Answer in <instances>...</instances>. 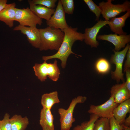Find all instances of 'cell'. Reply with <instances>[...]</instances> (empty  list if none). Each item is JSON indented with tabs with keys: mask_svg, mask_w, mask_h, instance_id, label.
<instances>
[{
	"mask_svg": "<svg viewBox=\"0 0 130 130\" xmlns=\"http://www.w3.org/2000/svg\"><path fill=\"white\" fill-rule=\"evenodd\" d=\"M77 30V28H72L71 26L64 29V38L57 52L52 55L43 56L42 60L46 61L53 59H58L61 61L62 67L65 68L70 55L71 54L76 55L72 50L74 43L77 40L82 41L84 39V33L78 32Z\"/></svg>",
	"mask_w": 130,
	"mask_h": 130,
	"instance_id": "obj_1",
	"label": "cell"
},
{
	"mask_svg": "<svg viewBox=\"0 0 130 130\" xmlns=\"http://www.w3.org/2000/svg\"><path fill=\"white\" fill-rule=\"evenodd\" d=\"M124 130H130V127L127 126L123 124H122Z\"/></svg>",
	"mask_w": 130,
	"mask_h": 130,
	"instance_id": "obj_33",
	"label": "cell"
},
{
	"mask_svg": "<svg viewBox=\"0 0 130 130\" xmlns=\"http://www.w3.org/2000/svg\"><path fill=\"white\" fill-rule=\"evenodd\" d=\"M93 130H110L109 119L102 117L98 118L94 123Z\"/></svg>",
	"mask_w": 130,
	"mask_h": 130,
	"instance_id": "obj_23",
	"label": "cell"
},
{
	"mask_svg": "<svg viewBox=\"0 0 130 130\" xmlns=\"http://www.w3.org/2000/svg\"><path fill=\"white\" fill-rule=\"evenodd\" d=\"M16 5L14 2L7 4L0 12V21L3 22L11 28L13 26L15 20Z\"/></svg>",
	"mask_w": 130,
	"mask_h": 130,
	"instance_id": "obj_15",
	"label": "cell"
},
{
	"mask_svg": "<svg viewBox=\"0 0 130 130\" xmlns=\"http://www.w3.org/2000/svg\"><path fill=\"white\" fill-rule=\"evenodd\" d=\"M126 72V81L125 82V85L128 89L130 91V70L128 69L124 71Z\"/></svg>",
	"mask_w": 130,
	"mask_h": 130,
	"instance_id": "obj_29",
	"label": "cell"
},
{
	"mask_svg": "<svg viewBox=\"0 0 130 130\" xmlns=\"http://www.w3.org/2000/svg\"><path fill=\"white\" fill-rule=\"evenodd\" d=\"M10 120L12 130H25L29 124V119L26 116L15 114L11 118Z\"/></svg>",
	"mask_w": 130,
	"mask_h": 130,
	"instance_id": "obj_20",
	"label": "cell"
},
{
	"mask_svg": "<svg viewBox=\"0 0 130 130\" xmlns=\"http://www.w3.org/2000/svg\"><path fill=\"white\" fill-rule=\"evenodd\" d=\"M57 0H31L34 4L40 5L50 8L54 9L56 6Z\"/></svg>",
	"mask_w": 130,
	"mask_h": 130,
	"instance_id": "obj_26",
	"label": "cell"
},
{
	"mask_svg": "<svg viewBox=\"0 0 130 130\" xmlns=\"http://www.w3.org/2000/svg\"><path fill=\"white\" fill-rule=\"evenodd\" d=\"M123 124L129 127H130V114L127 117V118L125 119Z\"/></svg>",
	"mask_w": 130,
	"mask_h": 130,
	"instance_id": "obj_32",
	"label": "cell"
},
{
	"mask_svg": "<svg viewBox=\"0 0 130 130\" xmlns=\"http://www.w3.org/2000/svg\"><path fill=\"white\" fill-rule=\"evenodd\" d=\"M64 11L69 14H72L73 12L74 5L73 0H61Z\"/></svg>",
	"mask_w": 130,
	"mask_h": 130,
	"instance_id": "obj_25",
	"label": "cell"
},
{
	"mask_svg": "<svg viewBox=\"0 0 130 130\" xmlns=\"http://www.w3.org/2000/svg\"><path fill=\"white\" fill-rule=\"evenodd\" d=\"M96 39L111 43L115 46L114 50L119 51L130 42V35H118L116 33L104 34L97 36Z\"/></svg>",
	"mask_w": 130,
	"mask_h": 130,
	"instance_id": "obj_12",
	"label": "cell"
},
{
	"mask_svg": "<svg viewBox=\"0 0 130 130\" xmlns=\"http://www.w3.org/2000/svg\"><path fill=\"white\" fill-rule=\"evenodd\" d=\"M54 120L51 109L43 108L41 109L39 123L43 130H55Z\"/></svg>",
	"mask_w": 130,
	"mask_h": 130,
	"instance_id": "obj_17",
	"label": "cell"
},
{
	"mask_svg": "<svg viewBox=\"0 0 130 130\" xmlns=\"http://www.w3.org/2000/svg\"><path fill=\"white\" fill-rule=\"evenodd\" d=\"M7 0H0V12L7 5Z\"/></svg>",
	"mask_w": 130,
	"mask_h": 130,
	"instance_id": "obj_31",
	"label": "cell"
},
{
	"mask_svg": "<svg viewBox=\"0 0 130 130\" xmlns=\"http://www.w3.org/2000/svg\"><path fill=\"white\" fill-rule=\"evenodd\" d=\"M33 68L35 75L42 82L45 81L47 77L55 82L57 81L59 78L60 71L56 59L52 63H48L44 61L41 64L35 63Z\"/></svg>",
	"mask_w": 130,
	"mask_h": 130,
	"instance_id": "obj_3",
	"label": "cell"
},
{
	"mask_svg": "<svg viewBox=\"0 0 130 130\" xmlns=\"http://www.w3.org/2000/svg\"><path fill=\"white\" fill-rule=\"evenodd\" d=\"M95 68L98 73L104 74L109 72L110 69V65L109 63L106 59L101 58L96 62Z\"/></svg>",
	"mask_w": 130,
	"mask_h": 130,
	"instance_id": "obj_22",
	"label": "cell"
},
{
	"mask_svg": "<svg viewBox=\"0 0 130 130\" xmlns=\"http://www.w3.org/2000/svg\"><path fill=\"white\" fill-rule=\"evenodd\" d=\"M115 102L113 97L111 96L104 103L100 105H91L88 112L91 114H94L99 117L110 119L113 117V111L118 105Z\"/></svg>",
	"mask_w": 130,
	"mask_h": 130,
	"instance_id": "obj_7",
	"label": "cell"
},
{
	"mask_svg": "<svg viewBox=\"0 0 130 130\" xmlns=\"http://www.w3.org/2000/svg\"><path fill=\"white\" fill-rule=\"evenodd\" d=\"M112 0H107L106 2L102 1L99 4L101 10V14L105 20L115 17L121 13L130 10V2L125 1L122 4H114Z\"/></svg>",
	"mask_w": 130,
	"mask_h": 130,
	"instance_id": "obj_5",
	"label": "cell"
},
{
	"mask_svg": "<svg viewBox=\"0 0 130 130\" xmlns=\"http://www.w3.org/2000/svg\"><path fill=\"white\" fill-rule=\"evenodd\" d=\"M40 51L50 50L58 51L63 40L64 34L63 31L48 26L39 29Z\"/></svg>",
	"mask_w": 130,
	"mask_h": 130,
	"instance_id": "obj_2",
	"label": "cell"
},
{
	"mask_svg": "<svg viewBox=\"0 0 130 130\" xmlns=\"http://www.w3.org/2000/svg\"><path fill=\"white\" fill-rule=\"evenodd\" d=\"M109 21L100 20L98 21L93 26L85 29L84 33V42L91 47H97L98 46V42L97 40L98 34L100 29L109 23Z\"/></svg>",
	"mask_w": 130,
	"mask_h": 130,
	"instance_id": "obj_10",
	"label": "cell"
},
{
	"mask_svg": "<svg viewBox=\"0 0 130 130\" xmlns=\"http://www.w3.org/2000/svg\"><path fill=\"white\" fill-rule=\"evenodd\" d=\"M13 30L20 31L26 35L29 42L34 47L39 48L40 43L39 29L36 27H27L19 25L15 27Z\"/></svg>",
	"mask_w": 130,
	"mask_h": 130,
	"instance_id": "obj_11",
	"label": "cell"
},
{
	"mask_svg": "<svg viewBox=\"0 0 130 130\" xmlns=\"http://www.w3.org/2000/svg\"><path fill=\"white\" fill-rule=\"evenodd\" d=\"M110 93L111 96L113 97L115 102L117 104L130 99V91L126 87L124 82L113 86L111 88Z\"/></svg>",
	"mask_w": 130,
	"mask_h": 130,
	"instance_id": "obj_13",
	"label": "cell"
},
{
	"mask_svg": "<svg viewBox=\"0 0 130 130\" xmlns=\"http://www.w3.org/2000/svg\"><path fill=\"white\" fill-rule=\"evenodd\" d=\"M110 130H123L122 124H120L113 117L110 119Z\"/></svg>",
	"mask_w": 130,
	"mask_h": 130,
	"instance_id": "obj_28",
	"label": "cell"
},
{
	"mask_svg": "<svg viewBox=\"0 0 130 130\" xmlns=\"http://www.w3.org/2000/svg\"><path fill=\"white\" fill-rule=\"evenodd\" d=\"M130 16V10H129L120 17L111 18L108 24L111 30L118 35H127V33L123 31L122 28L125 26L126 19Z\"/></svg>",
	"mask_w": 130,
	"mask_h": 130,
	"instance_id": "obj_14",
	"label": "cell"
},
{
	"mask_svg": "<svg viewBox=\"0 0 130 130\" xmlns=\"http://www.w3.org/2000/svg\"><path fill=\"white\" fill-rule=\"evenodd\" d=\"M99 117L94 114H91L88 121H84L75 127L73 130H93L94 123Z\"/></svg>",
	"mask_w": 130,
	"mask_h": 130,
	"instance_id": "obj_21",
	"label": "cell"
},
{
	"mask_svg": "<svg viewBox=\"0 0 130 130\" xmlns=\"http://www.w3.org/2000/svg\"><path fill=\"white\" fill-rule=\"evenodd\" d=\"M126 60L124 65V71L126 69L130 68V46L126 53Z\"/></svg>",
	"mask_w": 130,
	"mask_h": 130,
	"instance_id": "obj_30",
	"label": "cell"
},
{
	"mask_svg": "<svg viewBox=\"0 0 130 130\" xmlns=\"http://www.w3.org/2000/svg\"><path fill=\"white\" fill-rule=\"evenodd\" d=\"M0 130H1V128H0Z\"/></svg>",
	"mask_w": 130,
	"mask_h": 130,
	"instance_id": "obj_34",
	"label": "cell"
},
{
	"mask_svg": "<svg viewBox=\"0 0 130 130\" xmlns=\"http://www.w3.org/2000/svg\"><path fill=\"white\" fill-rule=\"evenodd\" d=\"M31 10L38 17L46 21L48 20L53 14L55 9L49 8L40 5L33 4L31 0H28Z\"/></svg>",
	"mask_w": 130,
	"mask_h": 130,
	"instance_id": "obj_18",
	"label": "cell"
},
{
	"mask_svg": "<svg viewBox=\"0 0 130 130\" xmlns=\"http://www.w3.org/2000/svg\"><path fill=\"white\" fill-rule=\"evenodd\" d=\"M65 13L61 0H59L53 14L50 19L46 21L47 25L48 26L59 29L63 31L69 26L66 21Z\"/></svg>",
	"mask_w": 130,
	"mask_h": 130,
	"instance_id": "obj_9",
	"label": "cell"
},
{
	"mask_svg": "<svg viewBox=\"0 0 130 130\" xmlns=\"http://www.w3.org/2000/svg\"><path fill=\"white\" fill-rule=\"evenodd\" d=\"M60 102L57 91L44 94L41 97V103L43 108L51 110L54 104Z\"/></svg>",
	"mask_w": 130,
	"mask_h": 130,
	"instance_id": "obj_19",
	"label": "cell"
},
{
	"mask_svg": "<svg viewBox=\"0 0 130 130\" xmlns=\"http://www.w3.org/2000/svg\"><path fill=\"white\" fill-rule=\"evenodd\" d=\"M15 21L19 22L21 26L29 27H36L37 25H41L42 19L36 15L27 7L26 8H16Z\"/></svg>",
	"mask_w": 130,
	"mask_h": 130,
	"instance_id": "obj_6",
	"label": "cell"
},
{
	"mask_svg": "<svg viewBox=\"0 0 130 130\" xmlns=\"http://www.w3.org/2000/svg\"><path fill=\"white\" fill-rule=\"evenodd\" d=\"M0 128L1 130H12L10 115L6 113L2 120H0Z\"/></svg>",
	"mask_w": 130,
	"mask_h": 130,
	"instance_id": "obj_27",
	"label": "cell"
},
{
	"mask_svg": "<svg viewBox=\"0 0 130 130\" xmlns=\"http://www.w3.org/2000/svg\"><path fill=\"white\" fill-rule=\"evenodd\" d=\"M86 99L87 98L85 96H78L72 100L67 109L62 108L58 109L60 117L59 121L61 130H70L73 123L75 121L73 114L76 105L78 104L84 103Z\"/></svg>",
	"mask_w": 130,
	"mask_h": 130,
	"instance_id": "obj_4",
	"label": "cell"
},
{
	"mask_svg": "<svg viewBox=\"0 0 130 130\" xmlns=\"http://www.w3.org/2000/svg\"><path fill=\"white\" fill-rule=\"evenodd\" d=\"M130 46L129 44H127L124 49L120 51L113 50L114 54L112 55L110 59L111 63L114 64L116 66L115 70L111 72L112 77L118 83L120 80L124 82V74L122 72L123 61L128 50Z\"/></svg>",
	"mask_w": 130,
	"mask_h": 130,
	"instance_id": "obj_8",
	"label": "cell"
},
{
	"mask_svg": "<svg viewBox=\"0 0 130 130\" xmlns=\"http://www.w3.org/2000/svg\"><path fill=\"white\" fill-rule=\"evenodd\" d=\"M130 112V99L119 104L113 111V117L120 124H123L127 114Z\"/></svg>",
	"mask_w": 130,
	"mask_h": 130,
	"instance_id": "obj_16",
	"label": "cell"
},
{
	"mask_svg": "<svg viewBox=\"0 0 130 130\" xmlns=\"http://www.w3.org/2000/svg\"><path fill=\"white\" fill-rule=\"evenodd\" d=\"M88 6L90 11L94 13L96 18V21H98L101 14V10L98 6L96 5L92 0H84Z\"/></svg>",
	"mask_w": 130,
	"mask_h": 130,
	"instance_id": "obj_24",
	"label": "cell"
}]
</instances>
